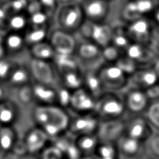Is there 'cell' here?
Wrapping results in <instances>:
<instances>
[{
    "label": "cell",
    "instance_id": "cell-1",
    "mask_svg": "<svg viewBox=\"0 0 159 159\" xmlns=\"http://www.w3.org/2000/svg\"><path fill=\"white\" fill-rule=\"evenodd\" d=\"M32 118L36 126L41 128L52 140L67 132L71 116L67 110L58 105H36Z\"/></svg>",
    "mask_w": 159,
    "mask_h": 159
},
{
    "label": "cell",
    "instance_id": "cell-2",
    "mask_svg": "<svg viewBox=\"0 0 159 159\" xmlns=\"http://www.w3.org/2000/svg\"><path fill=\"white\" fill-rule=\"evenodd\" d=\"M95 112L100 121L123 119L126 113L123 96L119 93L105 92L97 99Z\"/></svg>",
    "mask_w": 159,
    "mask_h": 159
},
{
    "label": "cell",
    "instance_id": "cell-3",
    "mask_svg": "<svg viewBox=\"0 0 159 159\" xmlns=\"http://www.w3.org/2000/svg\"><path fill=\"white\" fill-rule=\"evenodd\" d=\"M97 71L105 92L120 93L128 87V76L115 64L103 63Z\"/></svg>",
    "mask_w": 159,
    "mask_h": 159
},
{
    "label": "cell",
    "instance_id": "cell-4",
    "mask_svg": "<svg viewBox=\"0 0 159 159\" xmlns=\"http://www.w3.org/2000/svg\"><path fill=\"white\" fill-rule=\"evenodd\" d=\"M84 21L85 18L81 4H64L56 11V23L58 28L71 34L78 32Z\"/></svg>",
    "mask_w": 159,
    "mask_h": 159
},
{
    "label": "cell",
    "instance_id": "cell-5",
    "mask_svg": "<svg viewBox=\"0 0 159 159\" xmlns=\"http://www.w3.org/2000/svg\"><path fill=\"white\" fill-rule=\"evenodd\" d=\"M77 33H80L83 39L92 41L100 48H103L111 42L112 27L109 25L85 20Z\"/></svg>",
    "mask_w": 159,
    "mask_h": 159
},
{
    "label": "cell",
    "instance_id": "cell-6",
    "mask_svg": "<svg viewBox=\"0 0 159 159\" xmlns=\"http://www.w3.org/2000/svg\"><path fill=\"white\" fill-rule=\"evenodd\" d=\"M75 55L81 64L83 69H98L103 64L101 56V48L92 41L83 39L77 42Z\"/></svg>",
    "mask_w": 159,
    "mask_h": 159
},
{
    "label": "cell",
    "instance_id": "cell-7",
    "mask_svg": "<svg viewBox=\"0 0 159 159\" xmlns=\"http://www.w3.org/2000/svg\"><path fill=\"white\" fill-rule=\"evenodd\" d=\"M28 67L32 76V82L54 86L59 84L58 74L52 62L32 58Z\"/></svg>",
    "mask_w": 159,
    "mask_h": 159
},
{
    "label": "cell",
    "instance_id": "cell-8",
    "mask_svg": "<svg viewBox=\"0 0 159 159\" xmlns=\"http://www.w3.org/2000/svg\"><path fill=\"white\" fill-rule=\"evenodd\" d=\"M100 120L96 112L81 113L71 116L67 132L73 137L97 133Z\"/></svg>",
    "mask_w": 159,
    "mask_h": 159
},
{
    "label": "cell",
    "instance_id": "cell-9",
    "mask_svg": "<svg viewBox=\"0 0 159 159\" xmlns=\"http://www.w3.org/2000/svg\"><path fill=\"white\" fill-rule=\"evenodd\" d=\"M152 22L148 17L139 18L130 23H127L125 26V32L131 42L140 44H151L153 36Z\"/></svg>",
    "mask_w": 159,
    "mask_h": 159
},
{
    "label": "cell",
    "instance_id": "cell-10",
    "mask_svg": "<svg viewBox=\"0 0 159 159\" xmlns=\"http://www.w3.org/2000/svg\"><path fill=\"white\" fill-rule=\"evenodd\" d=\"M97 99L85 88L80 87L71 91V97L67 111L74 114L95 112L97 106Z\"/></svg>",
    "mask_w": 159,
    "mask_h": 159
},
{
    "label": "cell",
    "instance_id": "cell-11",
    "mask_svg": "<svg viewBox=\"0 0 159 159\" xmlns=\"http://www.w3.org/2000/svg\"><path fill=\"white\" fill-rule=\"evenodd\" d=\"M126 113L133 115H142L148 109L151 101L149 100L144 90L127 87L123 95Z\"/></svg>",
    "mask_w": 159,
    "mask_h": 159
},
{
    "label": "cell",
    "instance_id": "cell-12",
    "mask_svg": "<svg viewBox=\"0 0 159 159\" xmlns=\"http://www.w3.org/2000/svg\"><path fill=\"white\" fill-rule=\"evenodd\" d=\"M125 134L142 142H147L153 135V129L144 114L133 115L125 121Z\"/></svg>",
    "mask_w": 159,
    "mask_h": 159
},
{
    "label": "cell",
    "instance_id": "cell-13",
    "mask_svg": "<svg viewBox=\"0 0 159 159\" xmlns=\"http://www.w3.org/2000/svg\"><path fill=\"white\" fill-rule=\"evenodd\" d=\"M124 53L133 59L139 66H152L159 58L157 52L151 44L131 42Z\"/></svg>",
    "mask_w": 159,
    "mask_h": 159
},
{
    "label": "cell",
    "instance_id": "cell-14",
    "mask_svg": "<svg viewBox=\"0 0 159 159\" xmlns=\"http://www.w3.org/2000/svg\"><path fill=\"white\" fill-rule=\"evenodd\" d=\"M155 7L154 0H128L123 9L122 18L127 24L139 18L148 17Z\"/></svg>",
    "mask_w": 159,
    "mask_h": 159
},
{
    "label": "cell",
    "instance_id": "cell-15",
    "mask_svg": "<svg viewBox=\"0 0 159 159\" xmlns=\"http://www.w3.org/2000/svg\"><path fill=\"white\" fill-rule=\"evenodd\" d=\"M120 156L126 159H140L144 156L147 145L146 142L139 141L123 134L115 142Z\"/></svg>",
    "mask_w": 159,
    "mask_h": 159
},
{
    "label": "cell",
    "instance_id": "cell-16",
    "mask_svg": "<svg viewBox=\"0 0 159 159\" xmlns=\"http://www.w3.org/2000/svg\"><path fill=\"white\" fill-rule=\"evenodd\" d=\"M159 83V76L152 66H139L128 78V87L146 90Z\"/></svg>",
    "mask_w": 159,
    "mask_h": 159
},
{
    "label": "cell",
    "instance_id": "cell-17",
    "mask_svg": "<svg viewBox=\"0 0 159 159\" xmlns=\"http://www.w3.org/2000/svg\"><path fill=\"white\" fill-rule=\"evenodd\" d=\"M51 139L39 127L31 128L23 139V143L26 153L39 155L50 143Z\"/></svg>",
    "mask_w": 159,
    "mask_h": 159
},
{
    "label": "cell",
    "instance_id": "cell-18",
    "mask_svg": "<svg viewBox=\"0 0 159 159\" xmlns=\"http://www.w3.org/2000/svg\"><path fill=\"white\" fill-rule=\"evenodd\" d=\"M49 42L54 48L56 53H74L77 46V39L73 34L62 29H55L49 34Z\"/></svg>",
    "mask_w": 159,
    "mask_h": 159
},
{
    "label": "cell",
    "instance_id": "cell-19",
    "mask_svg": "<svg viewBox=\"0 0 159 159\" xmlns=\"http://www.w3.org/2000/svg\"><path fill=\"white\" fill-rule=\"evenodd\" d=\"M81 4L85 20L102 23L109 12V2L106 0H83Z\"/></svg>",
    "mask_w": 159,
    "mask_h": 159
},
{
    "label": "cell",
    "instance_id": "cell-20",
    "mask_svg": "<svg viewBox=\"0 0 159 159\" xmlns=\"http://www.w3.org/2000/svg\"><path fill=\"white\" fill-rule=\"evenodd\" d=\"M100 141L113 142L125 134V120H110V121H101L98 130L97 132Z\"/></svg>",
    "mask_w": 159,
    "mask_h": 159
},
{
    "label": "cell",
    "instance_id": "cell-21",
    "mask_svg": "<svg viewBox=\"0 0 159 159\" xmlns=\"http://www.w3.org/2000/svg\"><path fill=\"white\" fill-rule=\"evenodd\" d=\"M34 103L36 105H56L57 85H49L37 82L31 83Z\"/></svg>",
    "mask_w": 159,
    "mask_h": 159
},
{
    "label": "cell",
    "instance_id": "cell-22",
    "mask_svg": "<svg viewBox=\"0 0 159 159\" xmlns=\"http://www.w3.org/2000/svg\"><path fill=\"white\" fill-rule=\"evenodd\" d=\"M83 87L96 98H98L105 93L97 69H83Z\"/></svg>",
    "mask_w": 159,
    "mask_h": 159
},
{
    "label": "cell",
    "instance_id": "cell-23",
    "mask_svg": "<svg viewBox=\"0 0 159 159\" xmlns=\"http://www.w3.org/2000/svg\"><path fill=\"white\" fill-rule=\"evenodd\" d=\"M52 63L58 75L67 71L83 68L75 53H56Z\"/></svg>",
    "mask_w": 159,
    "mask_h": 159
},
{
    "label": "cell",
    "instance_id": "cell-24",
    "mask_svg": "<svg viewBox=\"0 0 159 159\" xmlns=\"http://www.w3.org/2000/svg\"><path fill=\"white\" fill-rule=\"evenodd\" d=\"M100 139L97 133L75 137V144L83 156H93Z\"/></svg>",
    "mask_w": 159,
    "mask_h": 159
},
{
    "label": "cell",
    "instance_id": "cell-25",
    "mask_svg": "<svg viewBox=\"0 0 159 159\" xmlns=\"http://www.w3.org/2000/svg\"><path fill=\"white\" fill-rule=\"evenodd\" d=\"M8 83L10 84V85L15 88H20L25 85L30 84L32 83V76L29 67L16 64L11 73Z\"/></svg>",
    "mask_w": 159,
    "mask_h": 159
},
{
    "label": "cell",
    "instance_id": "cell-26",
    "mask_svg": "<svg viewBox=\"0 0 159 159\" xmlns=\"http://www.w3.org/2000/svg\"><path fill=\"white\" fill-rule=\"evenodd\" d=\"M29 50L32 58L42 61L52 62L56 54L54 48L52 46L48 39L29 46Z\"/></svg>",
    "mask_w": 159,
    "mask_h": 159
},
{
    "label": "cell",
    "instance_id": "cell-27",
    "mask_svg": "<svg viewBox=\"0 0 159 159\" xmlns=\"http://www.w3.org/2000/svg\"><path fill=\"white\" fill-rule=\"evenodd\" d=\"M19 110L17 105L9 99L0 100V125H11L18 118Z\"/></svg>",
    "mask_w": 159,
    "mask_h": 159
},
{
    "label": "cell",
    "instance_id": "cell-28",
    "mask_svg": "<svg viewBox=\"0 0 159 159\" xmlns=\"http://www.w3.org/2000/svg\"><path fill=\"white\" fill-rule=\"evenodd\" d=\"M58 78L59 84L70 91L83 87V68L62 73L58 75Z\"/></svg>",
    "mask_w": 159,
    "mask_h": 159
},
{
    "label": "cell",
    "instance_id": "cell-29",
    "mask_svg": "<svg viewBox=\"0 0 159 159\" xmlns=\"http://www.w3.org/2000/svg\"><path fill=\"white\" fill-rule=\"evenodd\" d=\"M3 45L5 48V52L8 51L11 53L20 52L27 46L24 34L12 31H11L9 35L5 38Z\"/></svg>",
    "mask_w": 159,
    "mask_h": 159
},
{
    "label": "cell",
    "instance_id": "cell-30",
    "mask_svg": "<svg viewBox=\"0 0 159 159\" xmlns=\"http://www.w3.org/2000/svg\"><path fill=\"white\" fill-rule=\"evenodd\" d=\"M17 142V133L11 125H2L0 127V148L2 151L12 150Z\"/></svg>",
    "mask_w": 159,
    "mask_h": 159
},
{
    "label": "cell",
    "instance_id": "cell-31",
    "mask_svg": "<svg viewBox=\"0 0 159 159\" xmlns=\"http://www.w3.org/2000/svg\"><path fill=\"white\" fill-rule=\"evenodd\" d=\"M24 37L26 45L29 47L36 43L47 40L49 37V31L47 26H31V28H27L25 31Z\"/></svg>",
    "mask_w": 159,
    "mask_h": 159
},
{
    "label": "cell",
    "instance_id": "cell-32",
    "mask_svg": "<svg viewBox=\"0 0 159 159\" xmlns=\"http://www.w3.org/2000/svg\"><path fill=\"white\" fill-rule=\"evenodd\" d=\"M96 159H119L120 154L118 152L116 144L113 142L100 141L94 155Z\"/></svg>",
    "mask_w": 159,
    "mask_h": 159
},
{
    "label": "cell",
    "instance_id": "cell-33",
    "mask_svg": "<svg viewBox=\"0 0 159 159\" xmlns=\"http://www.w3.org/2000/svg\"><path fill=\"white\" fill-rule=\"evenodd\" d=\"M29 19L25 14L22 12H17L12 16H9L8 19V25L12 32L23 33L28 28Z\"/></svg>",
    "mask_w": 159,
    "mask_h": 159
},
{
    "label": "cell",
    "instance_id": "cell-34",
    "mask_svg": "<svg viewBox=\"0 0 159 159\" xmlns=\"http://www.w3.org/2000/svg\"><path fill=\"white\" fill-rule=\"evenodd\" d=\"M131 43L125 27L117 26L112 28V37L111 44L114 45L118 49H120L123 52H125V49Z\"/></svg>",
    "mask_w": 159,
    "mask_h": 159
},
{
    "label": "cell",
    "instance_id": "cell-35",
    "mask_svg": "<svg viewBox=\"0 0 159 159\" xmlns=\"http://www.w3.org/2000/svg\"><path fill=\"white\" fill-rule=\"evenodd\" d=\"M144 116L152 125L153 130L159 131V100L150 103Z\"/></svg>",
    "mask_w": 159,
    "mask_h": 159
},
{
    "label": "cell",
    "instance_id": "cell-36",
    "mask_svg": "<svg viewBox=\"0 0 159 159\" xmlns=\"http://www.w3.org/2000/svg\"><path fill=\"white\" fill-rule=\"evenodd\" d=\"M115 65L126 75L128 78L136 72V70L139 67V66L130 57H128L126 54L123 53L120 58L116 61Z\"/></svg>",
    "mask_w": 159,
    "mask_h": 159
},
{
    "label": "cell",
    "instance_id": "cell-37",
    "mask_svg": "<svg viewBox=\"0 0 159 159\" xmlns=\"http://www.w3.org/2000/svg\"><path fill=\"white\" fill-rule=\"evenodd\" d=\"M123 53L124 52L120 49H118L112 44H109L101 48V56L103 63L115 64Z\"/></svg>",
    "mask_w": 159,
    "mask_h": 159
},
{
    "label": "cell",
    "instance_id": "cell-38",
    "mask_svg": "<svg viewBox=\"0 0 159 159\" xmlns=\"http://www.w3.org/2000/svg\"><path fill=\"white\" fill-rule=\"evenodd\" d=\"M15 63L6 58H0V82H8L12 69L15 66Z\"/></svg>",
    "mask_w": 159,
    "mask_h": 159
},
{
    "label": "cell",
    "instance_id": "cell-39",
    "mask_svg": "<svg viewBox=\"0 0 159 159\" xmlns=\"http://www.w3.org/2000/svg\"><path fill=\"white\" fill-rule=\"evenodd\" d=\"M71 97V91L66 89V87L58 84L57 85V103L56 105L67 110L69 106Z\"/></svg>",
    "mask_w": 159,
    "mask_h": 159
},
{
    "label": "cell",
    "instance_id": "cell-40",
    "mask_svg": "<svg viewBox=\"0 0 159 159\" xmlns=\"http://www.w3.org/2000/svg\"><path fill=\"white\" fill-rule=\"evenodd\" d=\"M29 24L32 26H47L48 24V13L41 10L38 12H35L28 17Z\"/></svg>",
    "mask_w": 159,
    "mask_h": 159
},
{
    "label": "cell",
    "instance_id": "cell-41",
    "mask_svg": "<svg viewBox=\"0 0 159 159\" xmlns=\"http://www.w3.org/2000/svg\"><path fill=\"white\" fill-rule=\"evenodd\" d=\"M19 91V100L24 103V104H30L34 103V98H33V93H32V88H31V84L25 85L23 87L17 88Z\"/></svg>",
    "mask_w": 159,
    "mask_h": 159
},
{
    "label": "cell",
    "instance_id": "cell-42",
    "mask_svg": "<svg viewBox=\"0 0 159 159\" xmlns=\"http://www.w3.org/2000/svg\"><path fill=\"white\" fill-rule=\"evenodd\" d=\"M147 144V150L150 151V152L152 155V158L159 159V134L152 135L150 139L146 142Z\"/></svg>",
    "mask_w": 159,
    "mask_h": 159
},
{
    "label": "cell",
    "instance_id": "cell-43",
    "mask_svg": "<svg viewBox=\"0 0 159 159\" xmlns=\"http://www.w3.org/2000/svg\"><path fill=\"white\" fill-rule=\"evenodd\" d=\"M144 91L151 102L159 100V83L151 86L150 88H148Z\"/></svg>",
    "mask_w": 159,
    "mask_h": 159
},
{
    "label": "cell",
    "instance_id": "cell-44",
    "mask_svg": "<svg viewBox=\"0 0 159 159\" xmlns=\"http://www.w3.org/2000/svg\"><path fill=\"white\" fill-rule=\"evenodd\" d=\"M27 1L26 0H12L11 1V9L13 10V11L17 12H21V11L25 10L26 6H27Z\"/></svg>",
    "mask_w": 159,
    "mask_h": 159
},
{
    "label": "cell",
    "instance_id": "cell-45",
    "mask_svg": "<svg viewBox=\"0 0 159 159\" xmlns=\"http://www.w3.org/2000/svg\"><path fill=\"white\" fill-rule=\"evenodd\" d=\"M42 9L47 12V11H55L56 4L58 3V0H39Z\"/></svg>",
    "mask_w": 159,
    "mask_h": 159
},
{
    "label": "cell",
    "instance_id": "cell-46",
    "mask_svg": "<svg viewBox=\"0 0 159 159\" xmlns=\"http://www.w3.org/2000/svg\"><path fill=\"white\" fill-rule=\"evenodd\" d=\"M151 20L153 24L159 26V6H156L151 13Z\"/></svg>",
    "mask_w": 159,
    "mask_h": 159
},
{
    "label": "cell",
    "instance_id": "cell-47",
    "mask_svg": "<svg viewBox=\"0 0 159 159\" xmlns=\"http://www.w3.org/2000/svg\"><path fill=\"white\" fill-rule=\"evenodd\" d=\"M8 19H9V17L7 16V12H6V11L4 10V9H0V25H2V24H4V22L5 21H7L8 22Z\"/></svg>",
    "mask_w": 159,
    "mask_h": 159
},
{
    "label": "cell",
    "instance_id": "cell-48",
    "mask_svg": "<svg viewBox=\"0 0 159 159\" xmlns=\"http://www.w3.org/2000/svg\"><path fill=\"white\" fill-rule=\"evenodd\" d=\"M152 46L155 49V51L157 52V53L159 55V38H156V37H153L152 38Z\"/></svg>",
    "mask_w": 159,
    "mask_h": 159
},
{
    "label": "cell",
    "instance_id": "cell-49",
    "mask_svg": "<svg viewBox=\"0 0 159 159\" xmlns=\"http://www.w3.org/2000/svg\"><path fill=\"white\" fill-rule=\"evenodd\" d=\"M58 2H62V5L69 4V3H76L75 0H58Z\"/></svg>",
    "mask_w": 159,
    "mask_h": 159
},
{
    "label": "cell",
    "instance_id": "cell-50",
    "mask_svg": "<svg viewBox=\"0 0 159 159\" xmlns=\"http://www.w3.org/2000/svg\"><path fill=\"white\" fill-rule=\"evenodd\" d=\"M153 66H154V68H155V70L157 71V74H158V76H159V58H158L157 61L153 64Z\"/></svg>",
    "mask_w": 159,
    "mask_h": 159
},
{
    "label": "cell",
    "instance_id": "cell-51",
    "mask_svg": "<svg viewBox=\"0 0 159 159\" xmlns=\"http://www.w3.org/2000/svg\"><path fill=\"white\" fill-rule=\"evenodd\" d=\"M4 99V91L1 87V85H0V100Z\"/></svg>",
    "mask_w": 159,
    "mask_h": 159
},
{
    "label": "cell",
    "instance_id": "cell-52",
    "mask_svg": "<svg viewBox=\"0 0 159 159\" xmlns=\"http://www.w3.org/2000/svg\"><path fill=\"white\" fill-rule=\"evenodd\" d=\"M81 159H96L94 156H83Z\"/></svg>",
    "mask_w": 159,
    "mask_h": 159
},
{
    "label": "cell",
    "instance_id": "cell-53",
    "mask_svg": "<svg viewBox=\"0 0 159 159\" xmlns=\"http://www.w3.org/2000/svg\"><path fill=\"white\" fill-rule=\"evenodd\" d=\"M106 1H108V2H109V1H110V0H106Z\"/></svg>",
    "mask_w": 159,
    "mask_h": 159
},
{
    "label": "cell",
    "instance_id": "cell-54",
    "mask_svg": "<svg viewBox=\"0 0 159 159\" xmlns=\"http://www.w3.org/2000/svg\"><path fill=\"white\" fill-rule=\"evenodd\" d=\"M149 159H154V158H149Z\"/></svg>",
    "mask_w": 159,
    "mask_h": 159
},
{
    "label": "cell",
    "instance_id": "cell-55",
    "mask_svg": "<svg viewBox=\"0 0 159 159\" xmlns=\"http://www.w3.org/2000/svg\"><path fill=\"white\" fill-rule=\"evenodd\" d=\"M63 159H64V158H63Z\"/></svg>",
    "mask_w": 159,
    "mask_h": 159
}]
</instances>
